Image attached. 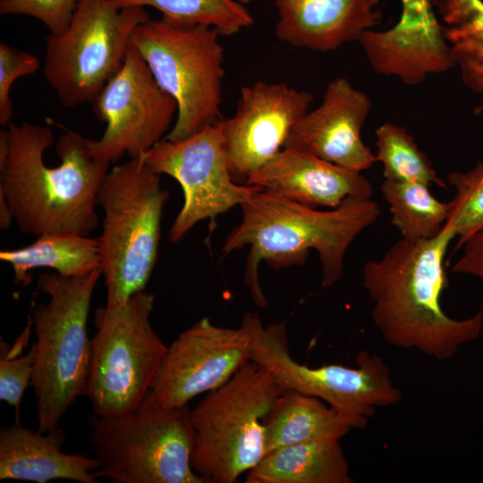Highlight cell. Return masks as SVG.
Wrapping results in <instances>:
<instances>
[{"instance_id": "obj_1", "label": "cell", "mask_w": 483, "mask_h": 483, "mask_svg": "<svg viewBox=\"0 0 483 483\" xmlns=\"http://www.w3.org/2000/svg\"><path fill=\"white\" fill-rule=\"evenodd\" d=\"M54 142L48 125L11 123L0 131V192L24 233L89 235L99 218L98 191L110 163L94 157L89 139L65 130L57 140L56 167L44 162Z\"/></svg>"}, {"instance_id": "obj_2", "label": "cell", "mask_w": 483, "mask_h": 483, "mask_svg": "<svg viewBox=\"0 0 483 483\" xmlns=\"http://www.w3.org/2000/svg\"><path fill=\"white\" fill-rule=\"evenodd\" d=\"M454 237L444 225L434 238H402L381 258L365 263L362 284L373 302L371 318L389 345L444 361L480 336L482 309L456 319L441 305L448 284L445 258Z\"/></svg>"}, {"instance_id": "obj_3", "label": "cell", "mask_w": 483, "mask_h": 483, "mask_svg": "<svg viewBox=\"0 0 483 483\" xmlns=\"http://www.w3.org/2000/svg\"><path fill=\"white\" fill-rule=\"evenodd\" d=\"M241 208L242 222L229 233L222 253L250 246L244 283L260 308L268 305L258 281L261 260L280 269L304 264L315 250L322 266V286L331 287L343 275L349 246L381 215L370 198L348 197L338 207L322 211L263 189Z\"/></svg>"}, {"instance_id": "obj_4", "label": "cell", "mask_w": 483, "mask_h": 483, "mask_svg": "<svg viewBox=\"0 0 483 483\" xmlns=\"http://www.w3.org/2000/svg\"><path fill=\"white\" fill-rule=\"evenodd\" d=\"M100 268L79 276L43 274L38 289L49 296L30 315L36 335L33 387L38 430L59 428V422L85 394L90 361L87 321Z\"/></svg>"}, {"instance_id": "obj_5", "label": "cell", "mask_w": 483, "mask_h": 483, "mask_svg": "<svg viewBox=\"0 0 483 483\" xmlns=\"http://www.w3.org/2000/svg\"><path fill=\"white\" fill-rule=\"evenodd\" d=\"M168 199L160 174L140 157L113 166L103 179L97 202L104 218L97 239L106 305L121 304L145 290L157 263Z\"/></svg>"}, {"instance_id": "obj_6", "label": "cell", "mask_w": 483, "mask_h": 483, "mask_svg": "<svg viewBox=\"0 0 483 483\" xmlns=\"http://www.w3.org/2000/svg\"><path fill=\"white\" fill-rule=\"evenodd\" d=\"M284 389L258 363H245L191 410V463L206 483H234L267 453L264 419Z\"/></svg>"}, {"instance_id": "obj_7", "label": "cell", "mask_w": 483, "mask_h": 483, "mask_svg": "<svg viewBox=\"0 0 483 483\" xmlns=\"http://www.w3.org/2000/svg\"><path fill=\"white\" fill-rule=\"evenodd\" d=\"M88 422L98 478L115 483H206L191 463L194 430L188 404L165 407L150 390L132 411L94 414Z\"/></svg>"}, {"instance_id": "obj_8", "label": "cell", "mask_w": 483, "mask_h": 483, "mask_svg": "<svg viewBox=\"0 0 483 483\" xmlns=\"http://www.w3.org/2000/svg\"><path fill=\"white\" fill-rule=\"evenodd\" d=\"M220 35L211 26L178 25L163 17L150 18L133 30L131 45L178 106L175 123L164 140H185L222 120Z\"/></svg>"}, {"instance_id": "obj_9", "label": "cell", "mask_w": 483, "mask_h": 483, "mask_svg": "<svg viewBox=\"0 0 483 483\" xmlns=\"http://www.w3.org/2000/svg\"><path fill=\"white\" fill-rule=\"evenodd\" d=\"M154 303L144 290L96 309L85 393L95 414H127L151 390L167 351L150 324Z\"/></svg>"}, {"instance_id": "obj_10", "label": "cell", "mask_w": 483, "mask_h": 483, "mask_svg": "<svg viewBox=\"0 0 483 483\" xmlns=\"http://www.w3.org/2000/svg\"><path fill=\"white\" fill-rule=\"evenodd\" d=\"M250 338V360L267 369L284 388L319 398L364 428L377 408L398 403L400 389L394 384L382 358L367 351L355 357L356 367L328 364L317 368L301 364L290 353L284 321L264 326L257 313L242 320Z\"/></svg>"}, {"instance_id": "obj_11", "label": "cell", "mask_w": 483, "mask_h": 483, "mask_svg": "<svg viewBox=\"0 0 483 483\" xmlns=\"http://www.w3.org/2000/svg\"><path fill=\"white\" fill-rule=\"evenodd\" d=\"M150 19L143 6L78 0L66 30L46 38L43 77L65 107L91 102L123 64L135 28Z\"/></svg>"}, {"instance_id": "obj_12", "label": "cell", "mask_w": 483, "mask_h": 483, "mask_svg": "<svg viewBox=\"0 0 483 483\" xmlns=\"http://www.w3.org/2000/svg\"><path fill=\"white\" fill-rule=\"evenodd\" d=\"M91 102L106 127L98 140L89 139L90 152L110 164L147 153L165 137L178 110L131 44L121 68Z\"/></svg>"}, {"instance_id": "obj_13", "label": "cell", "mask_w": 483, "mask_h": 483, "mask_svg": "<svg viewBox=\"0 0 483 483\" xmlns=\"http://www.w3.org/2000/svg\"><path fill=\"white\" fill-rule=\"evenodd\" d=\"M181 185L184 203L168 233L176 243L199 221L247 201L261 187L233 181L223 148L221 120L182 140H162L140 157Z\"/></svg>"}, {"instance_id": "obj_14", "label": "cell", "mask_w": 483, "mask_h": 483, "mask_svg": "<svg viewBox=\"0 0 483 483\" xmlns=\"http://www.w3.org/2000/svg\"><path fill=\"white\" fill-rule=\"evenodd\" d=\"M314 97L283 82L257 81L241 89L235 114L222 119L223 148L234 182L248 176L280 152Z\"/></svg>"}, {"instance_id": "obj_15", "label": "cell", "mask_w": 483, "mask_h": 483, "mask_svg": "<svg viewBox=\"0 0 483 483\" xmlns=\"http://www.w3.org/2000/svg\"><path fill=\"white\" fill-rule=\"evenodd\" d=\"M250 360L246 327L228 328L203 318L167 346L151 392L165 407L187 405L227 382Z\"/></svg>"}, {"instance_id": "obj_16", "label": "cell", "mask_w": 483, "mask_h": 483, "mask_svg": "<svg viewBox=\"0 0 483 483\" xmlns=\"http://www.w3.org/2000/svg\"><path fill=\"white\" fill-rule=\"evenodd\" d=\"M399 21L385 30L364 32L358 42L371 69L415 86L454 67L449 43L432 0H401Z\"/></svg>"}, {"instance_id": "obj_17", "label": "cell", "mask_w": 483, "mask_h": 483, "mask_svg": "<svg viewBox=\"0 0 483 483\" xmlns=\"http://www.w3.org/2000/svg\"><path fill=\"white\" fill-rule=\"evenodd\" d=\"M372 102L344 77L331 80L322 102L294 125L284 148L304 152L343 168L361 172L376 162L361 139Z\"/></svg>"}, {"instance_id": "obj_18", "label": "cell", "mask_w": 483, "mask_h": 483, "mask_svg": "<svg viewBox=\"0 0 483 483\" xmlns=\"http://www.w3.org/2000/svg\"><path fill=\"white\" fill-rule=\"evenodd\" d=\"M246 183L314 208H335L348 197L369 199L373 193L360 172L287 148L253 171Z\"/></svg>"}, {"instance_id": "obj_19", "label": "cell", "mask_w": 483, "mask_h": 483, "mask_svg": "<svg viewBox=\"0 0 483 483\" xmlns=\"http://www.w3.org/2000/svg\"><path fill=\"white\" fill-rule=\"evenodd\" d=\"M381 0H275V37L322 53L358 41L380 22Z\"/></svg>"}, {"instance_id": "obj_20", "label": "cell", "mask_w": 483, "mask_h": 483, "mask_svg": "<svg viewBox=\"0 0 483 483\" xmlns=\"http://www.w3.org/2000/svg\"><path fill=\"white\" fill-rule=\"evenodd\" d=\"M65 435L59 427L45 433L19 421L0 429V479L47 483L71 479L97 483L99 462L81 453L63 452Z\"/></svg>"}, {"instance_id": "obj_21", "label": "cell", "mask_w": 483, "mask_h": 483, "mask_svg": "<svg viewBox=\"0 0 483 483\" xmlns=\"http://www.w3.org/2000/svg\"><path fill=\"white\" fill-rule=\"evenodd\" d=\"M267 453L275 448L313 441L341 440L353 421L318 397L284 389L264 419Z\"/></svg>"}, {"instance_id": "obj_22", "label": "cell", "mask_w": 483, "mask_h": 483, "mask_svg": "<svg viewBox=\"0 0 483 483\" xmlns=\"http://www.w3.org/2000/svg\"><path fill=\"white\" fill-rule=\"evenodd\" d=\"M340 440L275 448L248 471L247 483H352Z\"/></svg>"}, {"instance_id": "obj_23", "label": "cell", "mask_w": 483, "mask_h": 483, "mask_svg": "<svg viewBox=\"0 0 483 483\" xmlns=\"http://www.w3.org/2000/svg\"><path fill=\"white\" fill-rule=\"evenodd\" d=\"M0 258L10 264L16 284H28L29 272L49 267L65 276H79L100 268L98 242L77 233H45L25 247L2 250Z\"/></svg>"}, {"instance_id": "obj_24", "label": "cell", "mask_w": 483, "mask_h": 483, "mask_svg": "<svg viewBox=\"0 0 483 483\" xmlns=\"http://www.w3.org/2000/svg\"><path fill=\"white\" fill-rule=\"evenodd\" d=\"M454 66L483 100V0H437Z\"/></svg>"}, {"instance_id": "obj_25", "label": "cell", "mask_w": 483, "mask_h": 483, "mask_svg": "<svg viewBox=\"0 0 483 483\" xmlns=\"http://www.w3.org/2000/svg\"><path fill=\"white\" fill-rule=\"evenodd\" d=\"M381 193L388 204L391 222L402 238L428 240L442 231L449 206L435 198L428 185L385 179Z\"/></svg>"}, {"instance_id": "obj_26", "label": "cell", "mask_w": 483, "mask_h": 483, "mask_svg": "<svg viewBox=\"0 0 483 483\" xmlns=\"http://www.w3.org/2000/svg\"><path fill=\"white\" fill-rule=\"evenodd\" d=\"M122 9L129 6H152L163 18L178 25L203 24L216 28L221 35H233L251 26L254 17L237 0H111Z\"/></svg>"}, {"instance_id": "obj_27", "label": "cell", "mask_w": 483, "mask_h": 483, "mask_svg": "<svg viewBox=\"0 0 483 483\" xmlns=\"http://www.w3.org/2000/svg\"><path fill=\"white\" fill-rule=\"evenodd\" d=\"M375 134V156L383 165L385 179L447 187L405 127L386 122L376 129Z\"/></svg>"}, {"instance_id": "obj_28", "label": "cell", "mask_w": 483, "mask_h": 483, "mask_svg": "<svg viewBox=\"0 0 483 483\" xmlns=\"http://www.w3.org/2000/svg\"><path fill=\"white\" fill-rule=\"evenodd\" d=\"M447 184L454 189L455 196L448 202L445 225L458 237L456 248H460L467 238L483 228V161L465 172H450Z\"/></svg>"}, {"instance_id": "obj_29", "label": "cell", "mask_w": 483, "mask_h": 483, "mask_svg": "<svg viewBox=\"0 0 483 483\" xmlns=\"http://www.w3.org/2000/svg\"><path fill=\"white\" fill-rule=\"evenodd\" d=\"M31 328V318L29 316L26 327L12 347L5 343H1L0 399L14 407L17 417H19L21 397L27 386L30 385L34 370L35 343H32L28 352L21 354L25 343L29 342Z\"/></svg>"}, {"instance_id": "obj_30", "label": "cell", "mask_w": 483, "mask_h": 483, "mask_svg": "<svg viewBox=\"0 0 483 483\" xmlns=\"http://www.w3.org/2000/svg\"><path fill=\"white\" fill-rule=\"evenodd\" d=\"M78 0H0L1 14H24L40 21L50 34L60 35L69 27Z\"/></svg>"}, {"instance_id": "obj_31", "label": "cell", "mask_w": 483, "mask_h": 483, "mask_svg": "<svg viewBox=\"0 0 483 483\" xmlns=\"http://www.w3.org/2000/svg\"><path fill=\"white\" fill-rule=\"evenodd\" d=\"M39 60L28 51L0 42V124L8 126L13 118L10 90L13 81L36 72Z\"/></svg>"}, {"instance_id": "obj_32", "label": "cell", "mask_w": 483, "mask_h": 483, "mask_svg": "<svg viewBox=\"0 0 483 483\" xmlns=\"http://www.w3.org/2000/svg\"><path fill=\"white\" fill-rule=\"evenodd\" d=\"M462 253L453 263L451 272L478 277L483 284V228L467 238Z\"/></svg>"}, {"instance_id": "obj_33", "label": "cell", "mask_w": 483, "mask_h": 483, "mask_svg": "<svg viewBox=\"0 0 483 483\" xmlns=\"http://www.w3.org/2000/svg\"><path fill=\"white\" fill-rule=\"evenodd\" d=\"M13 216L10 205L3 193L0 192V227L6 230L10 227Z\"/></svg>"}, {"instance_id": "obj_34", "label": "cell", "mask_w": 483, "mask_h": 483, "mask_svg": "<svg viewBox=\"0 0 483 483\" xmlns=\"http://www.w3.org/2000/svg\"><path fill=\"white\" fill-rule=\"evenodd\" d=\"M239 1L240 3L242 4H248L249 2H250L251 0H237Z\"/></svg>"}]
</instances>
